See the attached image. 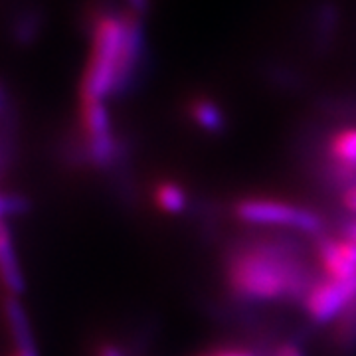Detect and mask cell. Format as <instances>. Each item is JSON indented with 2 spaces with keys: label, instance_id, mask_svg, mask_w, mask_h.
Instances as JSON below:
<instances>
[{
  "label": "cell",
  "instance_id": "cell-1",
  "mask_svg": "<svg viewBox=\"0 0 356 356\" xmlns=\"http://www.w3.org/2000/svg\"><path fill=\"white\" fill-rule=\"evenodd\" d=\"M229 291L242 301H305L315 277L285 242L255 240L234 250L226 261Z\"/></svg>",
  "mask_w": 356,
  "mask_h": 356
},
{
  "label": "cell",
  "instance_id": "cell-2",
  "mask_svg": "<svg viewBox=\"0 0 356 356\" xmlns=\"http://www.w3.org/2000/svg\"><path fill=\"white\" fill-rule=\"evenodd\" d=\"M123 44V16L102 10L91 18V48L79 83V99H102L113 95L117 62Z\"/></svg>",
  "mask_w": 356,
  "mask_h": 356
},
{
  "label": "cell",
  "instance_id": "cell-3",
  "mask_svg": "<svg viewBox=\"0 0 356 356\" xmlns=\"http://www.w3.org/2000/svg\"><path fill=\"white\" fill-rule=\"evenodd\" d=\"M234 216L243 224L289 228L305 234H318L323 229V220L313 210L273 198H243L234 206Z\"/></svg>",
  "mask_w": 356,
  "mask_h": 356
},
{
  "label": "cell",
  "instance_id": "cell-4",
  "mask_svg": "<svg viewBox=\"0 0 356 356\" xmlns=\"http://www.w3.org/2000/svg\"><path fill=\"white\" fill-rule=\"evenodd\" d=\"M355 301L356 275L344 281L323 277L315 281V285L309 289L303 307L313 323L329 325L341 317Z\"/></svg>",
  "mask_w": 356,
  "mask_h": 356
},
{
  "label": "cell",
  "instance_id": "cell-5",
  "mask_svg": "<svg viewBox=\"0 0 356 356\" xmlns=\"http://www.w3.org/2000/svg\"><path fill=\"white\" fill-rule=\"evenodd\" d=\"M0 287L6 295L20 297L24 291V275L16 257L13 236L6 220H0Z\"/></svg>",
  "mask_w": 356,
  "mask_h": 356
},
{
  "label": "cell",
  "instance_id": "cell-6",
  "mask_svg": "<svg viewBox=\"0 0 356 356\" xmlns=\"http://www.w3.org/2000/svg\"><path fill=\"white\" fill-rule=\"evenodd\" d=\"M0 311H2L4 325H6V332L13 339L14 348H32V346H36L32 327H30V318L26 315L24 305L20 303V297L4 293Z\"/></svg>",
  "mask_w": 356,
  "mask_h": 356
},
{
  "label": "cell",
  "instance_id": "cell-7",
  "mask_svg": "<svg viewBox=\"0 0 356 356\" xmlns=\"http://www.w3.org/2000/svg\"><path fill=\"white\" fill-rule=\"evenodd\" d=\"M317 261L325 277H329V280L344 281L356 275V264L344 255L337 238H321L318 240Z\"/></svg>",
  "mask_w": 356,
  "mask_h": 356
},
{
  "label": "cell",
  "instance_id": "cell-8",
  "mask_svg": "<svg viewBox=\"0 0 356 356\" xmlns=\"http://www.w3.org/2000/svg\"><path fill=\"white\" fill-rule=\"evenodd\" d=\"M188 115L206 133H222L226 129V115L222 107L208 97H194L188 103Z\"/></svg>",
  "mask_w": 356,
  "mask_h": 356
},
{
  "label": "cell",
  "instance_id": "cell-9",
  "mask_svg": "<svg viewBox=\"0 0 356 356\" xmlns=\"http://www.w3.org/2000/svg\"><path fill=\"white\" fill-rule=\"evenodd\" d=\"M153 202L165 214H180L188 206V196H186V191L177 182L161 180L154 184Z\"/></svg>",
  "mask_w": 356,
  "mask_h": 356
},
{
  "label": "cell",
  "instance_id": "cell-10",
  "mask_svg": "<svg viewBox=\"0 0 356 356\" xmlns=\"http://www.w3.org/2000/svg\"><path fill=\"white\" fill-rule=\"evenodd\" d=\"M327 154L331 163L356 165V127L334 131L327 143Z\"/></svg>",
  "mask_w": 356,
  "mask_h": 356
},
{
  "label": "cell",
  "instance_id": "cell-11",
  "mask_svg": "<svg viewBox=\"0 0 356 356\" xmlns=\"http://www.w3.org/2000/svg\"><path fill=\"white\" fill-rule=\"evenodd\" d=\"M337 323V346L339 348H355L356 346V301L344 311Z\"/></svg>",
  "mask_w": 356,
  "mask_h": 356
},
{
  "label": "cell",
  "instance_id": "cell-12",
  "mask_svg": "<svg viewBox=\"0 0 356 356\" xmlns=\"http://www.w3.org/2000/svg\"><path fill=\"white\" fill-rule=\"evenodd\" d=\"M337 8L332 4H325L321 6V10L317 13V34L321 38V44H325L329 36H332V32L337 30Z\"/></svg>",
  "mask_w": 356,
  "mask_h": 356
},
{
  "label": "cell",
  "instance_id": "cell-13",
  "mask_svg": "<svg viewBox=\"0 0 356 356\" xmlns=\"http://www.w3.org/2000/svg\"><path fill=\"white\" fill-rule=\"evenodd\" d=\"M40 30V20L36 14H30V16H24L18 26L14 28V32H16V38L20 40V42H30V40L36 36V32Z\"/></svg>",
  "mask_w": 356,
  "mask_h": 356
},
{
  "label": "cell",
  "instance_id": "cell-14",
  "mask_svg": "<svg viewBox=\"0 0 356 356\" xmlns=\"http://www.w3.org/2000/svg\"><path fill=\"white\" fill-rule=\"evenodd\" d=\"M24 210V200L10 196V194H2L0 192V220H6L13 214H18Z\"/></svg>",
  "mask_w": 356,
  "mask_h": 356
},
{
  "label": "cell",
  "instance_id": "cell-15",
  "mask_svg": "<svg viewBox=\"0 0 356 356\" xmlns=\"http://www.w3.org/2000/svg\"><path fill=\"white\" fill-rule=\"evenodd\" d=\"M341 204H343V208L346 212H350V214L356 216V184L350 186V188H346V191H343V194H341Z\"/></svg>",
  "mask_w": 356,
  "mask_h": 356
},
{
  "label": "cell",
  "instance_id": "cell-16",
  "mask_svg": "<svg viewBox=\"0 0 356 356\" xmlns=\"http://www.w3.org/2000/svg\"><path fill=\"white\" fill-rule=\"evenodd\" d=\"M127 2V10L129 13L137 14V16H147L149 8H151V0H125Z\"/></svg>",
  "mask_w": 356,
  "mask_h": 356
},
{
  "label": "cell",
  "instance_id": "cell-17",
  "mask_svg": "<svg viewBox=\"0 0 356 356\" xmlns=\"http://www.w3.org/2000/svg\"><path fill=\"white\" fill-rule=\"evenodd\" d=\"M95 356H125V355H123V350H121L119 346H115V344L111 343H105L97 348Z\"/></svg>",
  "mask_w": 356,
  "mask_h": 356
},
{
  "label": "cell",
  "instance_id": "cell-18",
  "mask_svg": "<svg viewBox=\"0 0 356 356\" xmlns=\"http://www.w3.org/2000/svg\"><path fill=\"white\" fill-rule=\"evenodd\" d=\"M277 356H303V353H301L295 344L287 343L277 348Z\"/></svg>",
  "mask_w": 356,
  "mask_h": 356
},
{
  "label": "cell",
  "instance_id": "cell-19",
  "mask_svg": "<svg viewBox=\"0 0 356 356\" xmlns=\"http://www.w3.org/2000/svg\"><path fill=\"white\" fill-rule=\"evenodd\" d=\"M212 356H254L248 350H240V348H228V350H216Z\"/></svg>",
  "mask_w": 356,
  "mask_h": 356
},
{
  "label": "cell",
  "instance_id": "cell-20",
  "mask_svg": "<svg viewBox=\"0 0 356 356\" xmlns=\"http://www.w3.org/2000/svg\"><path fill=\"white\" fill-rule=\"evenodd\" d=\"M4 356H40L38 346H32V348H13L10 355Z\"/></svg>",
  "mask_w": 356,
  "mask_h": 356
},
{
  "label": "cell",
  "instance_id": "cell-21",
  "mask_svg": "<svg viewBox=\"0 0 356 356\" xmlns=\"http://www.w3.org/2000/svg\"><path fill=\"white\" fill-rule=\"evenodd\" d=\"M344 238L355 240L356 242V218L353 220V222H348V224H346V228H344Z\"/></svg>",
  "mask_w": 356,
  "mask_h": 356
},
{
  "label": "cell",
  "instance_id": "cell-22",
  "mask_svg": "<svg viewBox=\"0 0 356 356\" xmlns=\"http://www.w3.org/2000/svg\"><path fill=\"white\" fill-rule=\"evenodd\" d=\"M6 111V89L0 83V117Z\"/></svg>",
  "mask_w": 356,
  "mask_h": 356
},
{
  "label": "cell",
  "instance_id": "cell-23",
  "mask_svg": "<svg viewBox=\"0 0 356 356\" xmlns=\"http://www.w3.org/2000/svg\"><path fill=\"white\" fill-rule=\"evenodd\" d=\"M200 356H212V355H200Z\"/></svg>",
  "mask_w": 356,
  "mask_h": 356
}]
</instances>
